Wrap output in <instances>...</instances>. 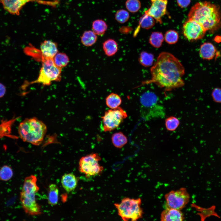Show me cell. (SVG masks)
<instances>
[{
  "label": "cell",
  "instance_id": "16",
  "mask_svg": "<svg viewBox=\"0 0 221 221\" xmlns=\"http://www.w3.org/2000/svg\"><path fill=\"white\" fill-rule=\"evenodd\" d=\"M216 50L215 46L211 43L206 42L200 46L199 54L203 59L209 60L213 59L215 56Z\"/></svg>",
  "mask_w": 221,
  "mask_h": 221
},
{
  "label": "cell",
  "instance_id": "19",
  "mask_svg": "<svg viewBox=\"0 0 221 221\" xmlns=\"http://www.w3.org/2000/svg\"><path fill=\"white\" fill-rule=\"evenodd\" d=\"M158 99L154 93L147 91L143 93L140 98L142 108H147L157 104Z\"/></svg>",
  "mask_w": 221,
  "mask_h": 221
},
{
  "label": "cell",
  "instance_id": "15",
  "mask_svg": "<svg viewBox=\"0 0 221 221\" xmlns=\"http://www.w3.org/2000/svg\"><path fill=\"white\" fill-rule=\"evenodd\" d=\"M41 52L43 56L53 58L58 52L56 44L50 40H45L41 44Z\"/></svg>",
  "mask_w": 221,
  "mask_h": 221
},
{
  "label": "cell",
  "instance_id": "1",
  "mask_svg": "<svg viewBox=\"0 0 221 221\" xmlns=\"http://www.w3.org/2000/svg\"><path fill=\"white\" fill-rule=\"evenodd\" d=\"M184 72L183 66L178 59L170 53L163 52L151 68V79L142 83H154L170 91L184 85L182 77Z\"/></svg>",
  "mask_w": 221,
  "mask_h": 221
},
{
  "label": "cell",
  "instance_id": "2",
  "mask_svg": "<svg viewBox=\"0 0 221 221\" xmlns=\"http://www.w3.org/2000/svg\"><path fill=\"white\" fill-rule=\"evenodd\" d=\"M188 19L200 24L206 31L212 32L221 27V15L219 7L209 2L196 3L189 11Z\"/></svg>",
  "mask_w": 221,
  "mask_h": 221
},
{
  "label": "cell",
  "instance_id": "10",
  "mask_svg": "<svg viewBox=\"0 0 221 221\" xmlns=\"http://www.w3.org/2000/svg\"><path fill=\"white\" fill-rule=\"evenodd\" d=\"M182 29L184 37L189 41H196L202 38L206 32L198 23L189 19L184 24Z\"/></svg>",
  "mask_w": 221,
  "mask_h": 221
},
{
  "label": "cell",
  "instance_id": "23",
  "mask_svg": "<svg viewBox=\"0 0 221 221\" xmlns=\"http://www.w3.org/2000/svg\"><path fill=\"white\" fill-rule=\"evenodd\" d=\"M92 31L96 35L102 36L104 34L107 29L106 22L102 19H97L94 21L92 23Z\"/></svg>",
  "mask_w": 221,
  "mask_h": 221
},
{
  "label": "cell",
  "instance_id": "35",
  "mask_svg": "<svg viewBox=\"0 0 221 221\" xmlns=\"http://www.w3.org/2000/svg\"><path fill=\"white\" fill-rule=\"evenodd\" d=\"M213 101L217 103H221V88L216 87L212 90L211 94Z\"/></svg>",
  "mask_w": 221,
  "mask_h": 221
},
{
  "label": "cell",
  "instance_id": "17",
  "mask_svg": "<svg viewBox=\"0 0 221 221\" xmlns=\"http://www.w3.org/2000/svg\"><path fill=\"white\" fill-rule=\"evenodd\" d=\"M192 206L198 212L197 214L200 216L201 221H204L207 218L211 216L220 218V216L215 211L216 206L215 205L208 208L200 207L195 204H192Z\"/></svg>",
  "mask_w": 221,
  "mask_h": 221
},
{
  "label": "cell",
  "instance_id": "37",
  "mask_svg": "<svg viewBox=\"0 0 221 221\" xmlns=\"http://www.w3.org/2000/svg\"><path fill=\"white\" fill-rule=\"evenodd\" d=\"M6 88L5 86L0 83V98L3 97L6 93Z\"/></svg>",
  "mask_w": 221,
  "mask_h": 221
},
{
  "label": "cell",
  "instance_id": "9",
  "mask_svg": "<svg viewBox=\"0 0 221 221\" xmlns=\"http://www.w3.org/2000/svg\"><path fill=\"white\" fill-rule=\"evenodd\" d=\"M166 208L181 210L188 203L189 195L186 188H181L176 190H172L165 195Z\"/></svg>",
  "mask_w": 221,
  "mask_h": 221
},
{
  "label": "cell",
  "instance_id": "28",
  "mask_svg": "<svg viewBox=\"0 0 221 221\" xmlns=\"http://www.w3.org/2000/svg\"><path fill=\"white\" fill-rule=\"evenodd\" d=\"M154 19L150 16L145 13L140 18L139 22V26L146 29H150L154 25Z\"/></svg>",
  "mask_w": 221,
  "mask_h": 221
},
{
  "label": "cell",
  "instance_id": "13",
  "mask_svg": "<svg viewBox=\"0 0 221 221\" xmlns=\"http://www.w3.org/2000/svg\"><path fill=\"white\" fill-rule=\"evenodd\" d=\"M142 108V116L145 119L162 118L165 116L164 108L162 106L157 104L149 108Z\"/></svg>",
  "mask_w": 221,
  "mask_h": 221
},
{
  "label": "cell",
  "instance_id": "26",
  "mask_svg": "<svg viewBox=\"0 0 221 221\" xmlns=\"http://www.w3.org/2000/svg\"><path fill=\"white\" fill-rule=\"evenodd\" d=\"M164 40V37L161 33L153 32L150 36L149 42L153 47L158 48L161 46Z\"/></svg>",
  "mask_w": 221,
  "mask_h": 221
},
{
  "label": "cell",
  "instance_id": "7",
  "mask_svg": "<svg viewBox=\"0 0 221 221\" xmlns=\"http://www.w3.org/2000/svg\"><path fill=\"white\" fill-rule=\"evenodd\" d=\"M101 158L96 153H92L81 157L79 163V170L86 177H94L101 174L103 167L99 162Z\"/></svg>",
  "mask_w": 221,
  "mask_h": 221
},
{
  "label": "cell",
  "instance_id": "12",
  "mask_svg": "<svg viewBox=\"0 0 221 221\" xmlns=\"http://www.w3.org/2000/svg\"><path fill=\"white\" fill-rule=\"evenodd\" d=\"M35 0H0L5 10L13 15H19L23 6L27 3Z\"/></svg>",
  "mask_w": 221,
  "mask_h": 221
},
{
  "label": "cell",
  "instance_id": "4",
  "mask_svg": "<svg viewBox=\"0 0 221 221\" xmlns=\"http://www.w3.org/2000/svg\"><path fill=\"white\" fill-rule=\"evenodd\" d=\"M37 180L35 175L26 177L20 193V199L23 210L26 214L32 216L41 214L40 207L35 199V194L39 189L37 184Z\"/></svg>",
  "mask_w": 221,
  "mask_h": 221
},
{
  "label": "cell",
  "instance_id": "5",
  "mask_svg": "<svg viewBox=\"0 0 221 221\" xmlns=\"http://www.w3.org/2000/svg\"><path fill=\"white\" fill-rule=\"evenodd\" d=\"M141 204V200L140 198H125L120 203H115L114 205L118 215L123 220L136 221L142 217L143 212Z\"/></svg>",
  "mask_w": 221,
  "mask_h": 221
},
{
  "label": "cell",
  "instance_id": "32",
  "mask_svg": "<svg viewBox=\"0 0 221 221\" xmlns=\"http://www.w3.org/2000/svg\"><path fill=\"white\" fill-rule=\"evenodd\" d=\"M125 6L129 11L132 13H135L140 9L141 3L139 0H127Z\"/></svg>",
  "mask_w": 221,
  "mask_h": 221
},
{
  "label": "cell",
  "instance_id": "31",
  "mask_svg": "<svg viewBox=\"0 0 221 221\" xmlns=\"http://www.w3.org/2000/svg\"><path fill=\"white\" fill-rule=\"evenodd\" d=\"M179 120L174 116H170L165 120V125L167 130L169 131H173L176 130L180 125Z\"/></svg>",
  "mask_w": 221,
  "mask_h": 221
},
{
  "label": "cell",
  "instance_id": "8",
  "mask_svg": "<svg viewBox=\"0 0 221 221\" xmlns=\"http://www.w3.org/2000/svg\"><path fill=\"white\" fill-rule=\"evenodd\" d=\"M127 116L126 112L120 107L106 111L101 117L103 130L110 131L116 129Z\"/></svg>",
  "mask_w": 221,
  "mask_h": 221
},
{
  "label": "cell",
  "instance_id": "30",
  "mask_svg": "<svg viewBox=\"0 0 221 221\" xmlns=\"http://www.w3.org/2000/svg\"><path fill=\"white\" fill-rule=\"evenodd\" d=\"M13 172L11 168L5 165L0 169V180L3 181H7L13 177Z\"/></svg>",
  "mask_w": 221,
  "mask_h": 221
},
{
  "label": "cell",
  "instance_id": "6",
  "mask_svg": "<svg viewBox=\"0 0 221 221\" xmlns=\"http://www.w3.org/2000/svg\"><path fill=\"white\" fill-rule=\"evenodd\" d=\"M42 67L39 76L36 80L31 83H41L49 85L53 81H59L61 79V68L54 64L53 58H46L41 55Z\"/></svg>",
  "mask_w": 221,
  "mask_h": 221
},
{
  "label": "cell",
  "instance_id": "24",
  "mask_svg": "<svg viewBox=\"0 0 221 221\" xmlns=\"http://www.w3.org/2000/svg\"><path fill=\"white\" fill-rule=\"evenodd\" d=\"M106 103L107 106L110 109H114L119 107L122 103L121 97L118 94L111 93L106 98Z\"/></svg>",
  "mask_w": 221,
  "mask_h": 221
},
{
  "label": "cell",
  "instance_id": "20",
  "mask_svg": "<svg viewBox=\"0 0 221 221\" xmlns=\"http://www.w3.org/2000/svg\"><path fill=\"white\" fill-rule=\"evenodd\" d=\"M103 48L105 54L108 56H114L118 50L117 42L111 39H109L105 41L103 43Z\"/></svg>",
  "mask_w": 221,
  "mask_h": 221
},
{
  "label": "cell",
  "instance_id": "33",
  "mask_svg": "<svg viewBox=\"0 0 221 221\" xmlns=\"http://www.w3.org/2000/svg\"><path fill=\"white\" fill-rule=\"evenodd\" d=\"M164 38L165 41L168 44H173L178 41V34L175 30H170L165 33Z\"/></svg>",
  "mask_w": 221,
  "mask_h": 221
},
{
  "label": "cell",
  "instance_id": "34",
  "mask_svg": "<svg viewBox=\"0 0 221 221\" xmlns=\"http://www.w3.org/2000/svg\"><path fill=\"white\" fill-rule=\"evenodd\" d=\"M115 19L118 22L123 24L126 22L130 18L129 12L124 9L118 10L115 16Z\"/></svg>",
  "mask_w": 221,
  "mask_h": 221
},
{
  "label": "cell",
  "instance_id": "3",
  "mask_svg": "<svg viewBox=\"0 0 221 221\" xmlns=\"http://www.w3.org/2000/svg\"><path fill=\"white\" fill-rule=\"evenodd\" d=\"M46 125L37 118H26L19 125L18 132L24 142L37 145L43 140L46 133Z\"/></svg>",
  "mask_w": 221,
  "mask_h": 221
},
{
  "label": "cell",
  "instance_id": "22",
  "mask_svg": "<svg viewBox=\"0 0 221 221\" xmlns=\"http://www.w3.org/2000/svg\"><path fill=\"white\" fill-rule=\"evenodd\" d=\"M59 189L55 184H50L48 187V202L52 205L57 204L58 200Z\"/></svg>",
  "mask_w": 221,
  "mask_h": 221
},
{
  "label": "cell",
  "instance_id": "18",
  "mask_svg": "<svg viewBox=\"0 0 221 221\" xmlns=\"http://www.w3.org/2000/svg\"><path fill=\"white\" fill-rule=\"evenodd\" d=\"M77 179L72 173L65 174L62 177V185L67 192H70L74 190L77 186Z\"/></svg>",
  "mask_w": 221,
  "mask_h": 221
},
{
  "label": "cell",
  "instance_id": "27",
  "mask_svg": "<svg viewBox=\"0 0 221 221\" xmlns=\"http://www.w3.org/2000/svg\"><path fill=\"white\" fill-rule=\"evenodd\" d=\"M153 60L154 56L153 54L145 51L141 53L138 59L140 64L145 67L151 66Z\"/></svg>",
  "mask_w": 221,
  "mask_h": 221
},
{
  "label": "cell",
  "instance_id": "25",
  "mask_svg": "<svg viewBox=\"0 0 221 221\" xmlns=\"http://www.w3.org/2000/svg\"><path fill=\"white\" fill-rule=\"evenodd\" d=\"M111 141L114 145L118 148H121L127 142L126 137L122 132H116L111 137Z\"/></svg>",
  "mask_w": 221,
  "mask_h": 221
},
{
  "label": "cell",
  "instance_id": "11",
  "mask_svg": "<svg viewBox=\"0 0 221 221\" xmlns=\"http://www.w3.org/2000/svg\"><path fill=\"white\" fill-rule=\"evenodd\" d=\"M151 6L145 13L152 17L157 22L162 23V17L167 13V0H151Z\"/></svg>",
  "mask_w": 221,
  "mask_h": 221
},
{
  "label": "cell",
  "instance_id": "29",
  "mask_svg": "<svg viewBox=\"0 0 221 221\" xmlns=\"http://www.w3.org/2000/svg\"><path fill=\"white\" fill-rule=\"evenodd\" d=\"M55 64L58 68H62L66 66L69 62L67 55L64 53H57L53 58Z\"/></svg>",
  "mask_w": 221,
  "mask_h": 221
},
{
  "label": "cell",
  "instance_id": "21",
  "mask_svg": "<svg viewBox=\"0 0 221 221\" xmlns=\"http://www.w3.org/2000/svg\"><path fill=\"white\" fill-rule=\"evenodd\" d=\"M97 39V35L92 31L87 30L84 32L81 36V41L84 46L90 47L95 43Z\"/></svg>",
  "mask_w": 221,
  "mask_h": 221
},
{
  "label": "cell",
  "instance_id": "36",
  "mask_svg": "<svg viewBox=\"0 0 221 221\" xmlns=\"http://www.w3.org/2000/svg\"><path fill=\"white\" fill-rule=\"evenodd\" d=\"M178 5L182 8L187 7L190 4L191 0H176Z\"/></svg>",
  "mask_w": 221,
  "mask_h": 221
},
{
  "label": "cell",
  "instance_id": "14",
  "mask_svg": "<svg viewBox=\"0 0 221 221\" xmlns=\"http://www.w3.org/2000/svg\"><path fill=\"white\" fill-rule=\"evenodd\" d=\"M160 219L162 221H182L184 220V217L180 210L166 208L161 212Z\"/></svg>",
  "mask_w": 221,
  "mask_h": 221
}]
</instances>
